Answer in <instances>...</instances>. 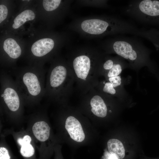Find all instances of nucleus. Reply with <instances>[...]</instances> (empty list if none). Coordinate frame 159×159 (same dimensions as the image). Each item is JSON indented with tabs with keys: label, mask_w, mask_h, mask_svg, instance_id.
Returning <instances> with one entry per match:
<instances>
[{
	"label": "nucleus",
	"mask_w": 159,
	"mask_h": 159,
	"mask_svg": "<svg viewBox=\"0 0 159 159\" xmlns=\"http://www.w3.org/2000/svg\"><path fill=\"white\" fill-rule=\"evenodd\" d=\"M103 57L98 51L83 49L72 52L68 65L73 74L76 90L80 96L95 88Z\"/></svg>",
	"instance_id": "1"
},
{
	"label": "nucleus",
	"mask_w": 159,
	"mask_h": 159,
	"mask_svg": "<svg viewBox=\"0 0 159 159\" xmlns=\"http://www.w3.org/2000/svg\"><path fill=\"white\" fill-rule=\"evenodd\" d=\"M79 27L84 34L93 36L128 34L145 38L146 35L145 29H140L131 22L111 16L84 19L80 22Z\"/></svg>",
	"instance_id": "2"
},
{
	"label": "nucleus",
	"mask_w": 159,
	"mask_h": 159,
	"mask_svg": "<svg viewBox=\"0 0 159 159\" xmlns=\"http://www.w3.org/2000/svg\"><path fill=\"white\" fill-rule=\"evenodd\" d=\"M49 84L53 96L66 97L72 94L75 81L68 64H57L52 69Z\"/></svg>",
	"instance_id": "3"
},
{
	"label": "nucleus",
	"mask_w": 159,
	"mask_h": 159,
	"mask_svg": "<svg viewBox=\"0 0 159 159\" xmlns=\"http://www.w3.org/2000/svg\"><path fill=\"white\" fill-rule=\"evenodd\" d=\"M125 11L129 16L140 21L159 26V0L132 1Z\"/></svg>",
	"instance_id": "4"
},
{
	"label": "nucleus",
	"mask_w": 159,
	"mask_h": 159,
	"mask_svg": "<svg viewBox=\"0 0 159 159\" xmlns=\"http://www.w3.org/2000/svg\"><path fill=\"white\" fill-rule=\"evenodd\" d=\"M104 46L106 52L115 53L131 61H136L139 54L147 50L141 42L133 38L126 37L113 39L107 41Z\"/></svg>",
	"instance_id": "5"
},
{
	"label": "nucleus",
	"mask_w": 159,
	"mask_h": 159,
	"mask_svg": "<svg viewBox=\"0 0 159 159\" xmlns=\"http://www.w3.org/2000/svg\"><path fill=\"white\" fill-rule=\"evenodd\" d=\"M65 128L71 138L74 140L80 142L85 138V135L81 125L75 117L70 116L67 117Z\"/></svg>",
	"instance_id": "6"
},
{
	"label": "nucleus",
	"mask_w": 159,
	"mask_h": 159,
	"mask_svg": "<svg viewBox=\"0 0 159 159\" xmlns=\"http://www.w3.org/2000/svg\"><path fill=\"white\" fill-rule=\"evenodd\" d=\"M54 45V42L51 39L46 38L41 39L33 44L31 51L34 56L41 57L50 52L53 49Z\"/></svg>",
	"instance_id": "7"
},
{
	"label": "nucleus",
	"mask_w": 159,
	"mask_h": 159,
	"mask_svg": "<svg viewBox=\"0 0 159 159\" xmlns=\"http://www.w3.org/2000/svg\"><path fill=\"white\" fill-rule=\"evenodd\" d=\"M24 83L29 93L32 95L36 96L41 91V87L37 76L33 73L27 72L23 77Z\"/></svg>",
	"instance_id": "8"
},
{
	"label": "nucleus",
	"mask_w": 159,
	"mask_h": 159,
	"mask_svg": "<svg viewBox=\"0 0 159 159\" xmlns=\"http://www.w3.org/2000/svg\"><path fill=\"white\" fill-rule=\"evenodd\" d=\"M3 94L4 100L9 109L14 112L17 110L19 107L20 100L16 91L11 88L7 87Z\"/></svg>",
	"instance_id": "9"
},
{
	"label": "nucleus",
	"mask_w": 159,
	"mask_h": 159,
	"mask_svg": "<svg viewBox=\"0 0 159 159\" xmlns=\"http://www.w3.org/2000/svg\"><path fill=\"white\" fill-rule=\"evenodd\" d=\"M50 129L48 124L43 121L36 122L32 127V132L35 137L42 142L45 141L48 139Z\"/></svg>",
	"instance_id": "10"
},
{
	"label": "nucleus",
	"mask_w": 159,
	"mask_h": 159,
	"mask_svg": "<svg viewBox=\"0 0 159 159\" xmlns=\"http://www.w3.org/2000/svg\"><path fill=\"white\" fill-rule=\"evenodd\" d=\"M3 48L5 52L11 58L16 59L21 55V48L14 39L8 38L4 41Z\"/></svg>",
	"instance_id": "11"
},
{
	"label": "nucleus",
	"mask_w": 159,
	"mask_h": 159,
	"mask_svg": "<svg viewBox=\"0 0 159 159\" xmlns=\"http://www.w3.org/2000/svg\"><path fill=\"white\" fill-rule=\"evenodd\" d=\"M107 148L110 154L115 155L118 159H122L125 155V149L122 143L115 139L109 140L107 143Z\"/></svg>",
	"instance_id": "12"
},
{
	"label": "nucleus",
	"mask_w": 159,
	"mask_h": 159,
	"mask_svg": "<svg viewBox=\"0 0 159 159\" xmlns=\"http://www.w3.org/2000/svg\"><path fill=\"white\" fill-rule=\"evenodd\" d=\"M35 17V14L32 11L30 10L24 11L14 19L12 27L14 29H18L26 21L33 20Z\"/></svg>",
	"instance_id": "13"
},
{
	"label": "nucleus",
	"mask_w": 159,
	"mask_h": 159,
	"mask_svg": "<svg viewBox=\"0 0 159 159\" xmlns=\"http://www.w3.org/2000/svg\"><path fill=\"white\" fill-rule=\"evenodd\" d=\"M115 60L112 67L109 70H100V75L105 74L107 78L119 76L122 71L121 65Z\"/></svg>",
	"instance_id": "14"
},
{
	"label": "nucleus",
	"mask_w": 159,
	"mask_h": 159,
	"mask_svg": "<svg viewBox=\"0 0 159 159\" xmlns=\"http://www.w3.org/2000/svg\"><path fill=\"white\" fill-rule=\"evenodd\" d=\"M60 0H44L43 5L45 9L47 11H53L57 9L61 2Z\"/></svg>",
	"instance_id": "15"
},
{
	"label": "nucleus",
	"mask_w": 159,
	"mask_h": 159,
	"mask_svg": "<svg viewBox=\"0 0 159 159\" xmlns=\"http://www.w3.org/2000/svg\"><path fill=\"white\" fill-rule=\"evenodd\" d=\"M20 152L23 156L29 157L34 154V150L32 145L27 144L21 146Z\"/></svg>",
	"instance_id": "16"
},
{
	"label": "nucleus",
	"mask_w": 159,
	"mask_h": 159,
	"mask_svg": "<svg viewBox=\"0 0 159 159\" xmlns=\"http://www.w3.org/2000/svg\"><path fill=\"white\" fill-rule=\"evenodd\" d=\"M108 81L112 84L113 87L115 88L120 85L121 83V79L120 76L112 77L107 78Z\"/></svg>",
	"instance_id": "17"
},
{
	"label": "nucleus",
	"mask_w": 159,
	"mask_h": 159,
	"mask_svg": "<svg viewBox=\"0 0 159 159\" xmlns=\"http://www.w3.org/2000/svg\"><path fill=\"white\" fill-rule=\"evenodd\" d=\"M8 14V9L4 5H0V23L4 20Z\"/></svg>",
	"instance_id": "18"
},
{
	"label": "nucleus",
	"mask_w": 159,
	"mask_h": 159,
	"mask_svg": "<svg viewBox=\"0 0 159 159\" xmlns=\"http://www.w3.org/2000/svg\"><path fill=\"white\" fill-rule=\"evenodd\" d=\"M31 141V138L28 135H26L23 138H19L17 140L18 143L21 146L24 144H30Z\"/></svg>",
	"instance_id": "19"
},
{
	"label": "nucleus",
	"mask_w": 159,
	"mask_h": 159,
	"mask_svg": "<svg viewBox=\"0 0 159 159\" xmlns=\"http://www.w3.org/2000/svg\"><path fill=\"white\" fill-rule=\"evenodd\" d=\"M8 150L4 147L0 148V159H10Z\"/></svg>",
	"instance_id": "20"
},
{
	"label": "nucleus",
	"mask_w": 159,
	"mask_h": 159,
	"mask_svg": "<svg viewBox=\"0 0 159 159\" xmlns=\"http://www.w3.org/2000/svg\"><path fill=\"white\" fill-rule=\"evenodd\" d=\"M108 159H118V158L115 155L110 154V155L108 157Z\"/></svg>",
	"instance_id": "21"
},
{
	"label": "nucleus",
	"mask_w": 159,
	"mask_h": 159,
	"mask_svg": "<svg viewBox=\"0 0 159 159\" xmlns=\"http://www.w3.org/2000/svg\"><path fill=\"white\" fill-rule=\"evenodd\" d=\"M1 96L2 97H3V94H2L1 95Z\"/></svg>",
	"instance_id": "22"
}]
</instances>
